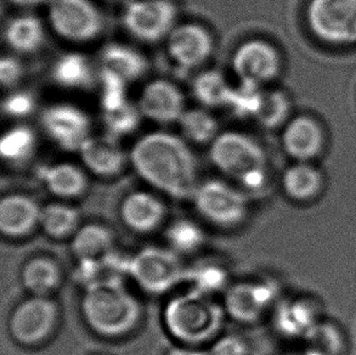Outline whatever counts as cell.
<instances>
[{"label": "cell", "mask_w": 356, "mask_h": 355, "mask_svg": "<svg viewBox=\"0 0 356 355\" xmlns=\"http://www.w3.org/2000/svg\"><path fill=\"white\" fill-rule=\"evenodd\" d=\"M129 161L135 172L159 191L178 200L193 198L197 189L196 159L178 135L152 132L136 140Z\"/></svg>", "instance_id": "obj_1"}, {"label": "cell", "mask_w": 356, "mask_h": 355, "mask_svg": "<svg viewBox=\"0 0 356 355\" xmlns=\"http://www.w3.org/2000/svg\"><path fill=\"white\" fill-rule=\"evenodd\" d=\"M225 313L213 296L190 288L165 304L164 325L177 341L188 347L201 346L219 335Z\"/></svg>", "instance_id": "obj_2"}, {"label": "cell", "mask_w": 356, "mask_h": 355, "mask_svg": "<svg viewBox=\"0 0 356 355\" xmlns=\"http://www.w3.org/2000/svg\"><path fill=\"white\" fill-rule=\"evenodd\" d=\"M82 313L92 331L117 338L134 330L141 317V308L124 283H113L84 290Z\"/></svg>", "instance_id": "obj_3"}, {"label": "cell", "mask_w": 356, "mask_h": 355, "mask_svg": "<svg viewBox=\"0 0 356 355\" xmlns=\"http://www.w3.org/2000/svg\"><path fill=\"white\" fill-rule=\"evenodd\" d=\"M213 166L250 190H260L268 180V164L264 150L250 135L241 132H224L209 148Z\"/></svg>", "instance_id": "obj_4"}, {"label": "cell", "mask_w": 356, "mask_h": 355, "mask_svg": "<svg viewBox=\"0 0 356 355\" xmlns=\"http://www.w3.org/2000/svg\"><path fill=\"white\" fill-rule=\"evenodd\" d=\"M48 19L54 33L73 44L94 42L105 27L102 10L92 0H53Z\"/></svg>", "instance_id": "obj_5"}, {"label": "cell", "mask_w": 356, "mask_h": 355, "mask_svg": "<svg viewBox=\"0 0 356 355\" xmlns=\"http://www.w3.org/2000/svg\"><path fill=\"white\" fill-rule=\"evenodd\" d=\"M186 269L178 253L163 247H145L129 257V276L146 292L162 294L185 281Z\"/></svg>", "instance_id": "obj_6"}, {"label": "cell", "mask_w": 356, "mask_h": 355, "mask_svg": "<svg viewBox=\"0 0 356 355\" xmlns=\"http://www.w3.org/2000/svg\"><path fill=\"white\" fill-rule=\"evenodd\" d=\"M177 16L172 0H131L122 14V22L133 38L154 44L168 38L177 26Z\"/></svg>", "instance_id": "obj_7"}, {"label": "cell", "mask_w": 356, "mask_h": 355, "mask_svg": "<svg viewBox=\"0 0 356 355\" xmlns=\"http://www.w3.org/2000/svg\"><path fill=\"white\" fill-rule=\"evenodd\" d=\"M307 19L315 37L325 43H356V0H310Z\"/></svg>", "instance_id": "obj_8"}, {"label": "cell", "mask_w": 356, "mask_h": 355, "mask_svg": "<svg viewBox=\"0 0 356 355\" xmlns=\"http://www.w3.org/2000/svg\"><path fill=\"white\" fill-rule=\"evenodd\" d=\"M193 198L200 214L216 226H238L248 214L245 194L222 180L212 179L200 184Z\"/></svg>", "instance_id": "obj_9"}, {"label": "cell", "mask_w": 356, "mask_h": 355, "mask_svg": "<svg viewBox=\"0 0 356 355\" xmlns=\"http://www.w3.org/2000/svg\"><path fill=\"white\" fill-rule=\"evenodd\" d=\"M40 125L54 144L67 152H79L92 136V120L82 107L70 102H55L40 115Z\"/></svg>", "instance_id": "obj_10"}, {"label": "cell", "mask_w": 356, "mask_h": 355, "mask_svg": "<svg viewBox=\"0 0 356 355\" xmlns=\"http://www.w3.org/2000/svg\"><path fill=\"white\" fill-rule=\"evenodd\" d=\"M232 68L240 82L264 87L279 77L282 58L274 44L264 39H250L235 49Z\"/></svg>", "instance_id": "obj_11"}, {"label": "cell", "mask_w": 356, "mask_h": 355, "mask_svg": "<svg viewBox=\"0 0 356 355\" xmlns=\"http://www.w3.org/2000/svg\"><path fill=\"white\" fill-rule=\"evenodd\" d=\"M56 303L48 297L33 296L19 303L11 314L10 332L15 341L34 346L47 340L58 324Z\"/></svg>", "instance_id": "obj_12"}, {"label": "cell", "mask_w": 356, "mask_h": 355, "mask_svg": "<svg viewBox=\"0 0 356 355\" xmlns=\"http://www.w3.org/2000/svg\"><path fill=\"white\" fill-rule=\"evenodd\" d=\"M279 294L277 285L271 280L237 283L225 291V312L243 324L258 322L273 306Z\"/></svg>", "instance_id": "obj_13"}, {"label": "cell", "mask_w": 356, "mask_h": 355, "mask_svg": "<svg viewBox=\"0 0 356 355\" xmlns=\"http://www.w3.org/2000/svg\"><path fill=\"white\" fill-rule=\"evenodd\" d=\"M213 49L212 34L202 24H178L167 38L169 58L184 70L201 68L212 56Z\"/></svg>", "instance_id": "obj_14"}, {"label": "cell", "mask_w": 356, "mask_h": 355, "mask_svg": "<svg viewBox=\"0 0 356 355\" xmlns=\"http://www.w3.org/2000/svg\"><path fill=\"white\" fill-rule=\"evenodd\" d=\"M138 106L144 118L167 125L179 122L185 109L181 89L168 79H154L140 93Z\"/></svg>", "instance_id": "obj_15"}, {"label": "cell", "mask_w": 356, "mask_h": 355, "mask_svg": "<svg viewBox=\"0 0 356 355\" xmlns=\"http://www.w3.org/2000/svg\"><path fill=\"white\" fill-rule=\"evenodd\" d=\"M282 145L296 162H312L326 145L323 125L310 116H297L284 125Z\"/></svg>", "instance_id": "obj_16"}, {"label": "cell", "mask_w": 356, "mask_h": 355, "mask_svg": "<svg viewBox=\"0 0 356 355\" xmlns=\"http://www.w3.org/2000/svg\"><path fill=\"white\" fill-rule=\"evenodd\" d=\"M84 167L97 177L112 178L122 173L127 164V155L118 139L110 135L90 136L79 150Z\"/></svg>", "instance_id": "obj_17"}, {"label": "cell", "mask_w": 356, "mask_h": 355, "mask_svg": "<svg viewBox=\"0 0 356 355\" xmlns=\"http://www.w3.org/2000/svg\"><path fill=\"white\" fill-rule=\"evenodd\" d=\"M167 208L159 197L147 191H134L120 205V216L129 229L147 234L157 229L165 216Z\"/></svg>", "instance_id": "obj_18"}, {"label": "cell", "mask_w": 356, "mask_h": 355, "mask_svg": "<svg viewBox=\"0 0 356 355\" xmlns=\"http://www.w3.org/2000/svg\"><path fill=\"white\" fill-rule=\"evenodd\" d=\"M42 208L32 197L11 194L0 202V229L5 236L27 235L39 224Z\"/></svg>", "instance_id": "obj_19"}, {"label": "cell", "mask_w": 356, "mask_h": 355, "mask_svg": "<svg viewBox=\"0 0 356 355\" xmlns=\"http://www.w3.org/2000/svg\"><path fill=\"white\" fill-rule=\"evenodd\" d=\"M125 276H129V257L116 251L99 260H79L76 268V280L84 290L123 283Z\"/></svg>", "instance_id": "obj_20"}, {"label": "cell", "mask_w": 356, "mask_h": 355, "mask_svg": "<svg viewBox=\"0 0 356 355\" xmlns=\"http://www.w3.org/2000/svg\"><path fill=\"white\" fill-rule=\"evenodd\" d=\"M51 77L58 87L70 90H88L99 79V72L86 54L71 52L56 58Z\"/></svg>", "instance_id": "obj_21"}, {"label": "cell", "mask_w": 356, "mask_h": 355, "mask_svg": "<svg viewBox=\"0 0 356 355\" xmlns=\"http://www.w3.org/2000/svg\"><path fill=\"white\" fill-rule=\"evenodd\" d=\"M100 68H106L125 82L133 83L149 71V61L144 54L129 44L108 43L100 52Z\"/></svg>", "instance_id": "obj_22"}, {"label": "cell", "mask_w": 356, "mask_h": 355, "mask_svg": "<svg viewBox=\"0 0 356 355\" xmlns=\"http://www.w3.org/2000/svg\"><path fill=\"white\" fill-rule=\"evenodd\" d=\"M43 21L34 15H19L10 19L4 31L5 42L13 52L21 55L37 53L45 42Z\"/></svg>", "instance_id": "obj_23"}, {"label": "cell", "mask_w": 356, "mask_h": 355, "mask_svg": "<svg viewBox=\"0 0 356 355\" xmlns=\"http://www.w3.org/2000/svg\"><path fill=\"white\" fill-rule=\"evenodd\" d=\"M39 175L49 191L60 198H74L87 190V175L77 164L70 162L50 164L40 169Z\"/></svg>", "instance_id": "obj_24"}, {"label": "cell", "mask_w": 356, "mask_h": 355, "mask_svg": "<svg viewBox=\"0 0 356 355\" xmlns=\"http://www.w3.org/2000/svg\"><path fill=\"white\" fill-rule=\"evenodd\" d=\"M318 322V309L309 299L286 301L275 314L276 327L284 336L304 338Z\"/></svg>", "instance_id": "obj_25"}, {"label": "cell", "mask_w": 356, "mask_h": 355, "mask_svg": "<svg viewBox=\"0 0 356 355\" xmlns=\"http://www.w3.org/2000/svg\"><path fill=\"white\" fill-rule=\"evenodd\" d=\"M71 247L78 262L99 260L115 251V237L106 226L92 223L76 231Z\"/></svg>", "instance_id": "obj_26"}, {"label": "cell", "mask_w": 356, "mask_h": 355, "mask_svg": "<svg viewBox=\"0 0 356 355\" xmlns=\"http://www.w3.org/2000/svg\"><path fill=\"white\" fill-rule=\"evenodd\" d=\"M323 187V174L310 162H296L286 169L282 177L284 192L296 201L313 200Z\"/></svg>", "instance_id": "obj_27"}, {"label": "cell", "mask_w": 356, "mask_h": 355, "mask_svg": "<svg viewBox=\"0 0 356 355\" xmlns=\"http://www.w3.org/2000/svg\"><path fill=\"white\" fill-rule=\"evenodd\" d=\"M193 94L200 105L206 109L227 107L234 87L218 70H206L193 82Z\"/></svg>", "instance_id": "obj_28"}, {"label": "cell", "mask_w": 356, "mask_h": 355, "mask_svg": "<svg viewBox=\"0 0 356 355\" xmlns=\"http://www.w3.org/2000/svg\"><path fill=\"white\" fill-rule=\"evenodd\" d=\"M21 278L24 287L33 296L47 297L61 283V270L53 260L39 257L26 263Z\"/></svg>", "instance_id": "obj_29"}, {"label": "cell", "mask_w": 356, "mask_h": 355, "mask_svg": "<svg viewBox=\"0 0 356 355\" xmlns=\"http://www.w3.org/2000/svg\"><path fill=\"white\" fill-rule=\"evenodd\" d=\"M37 144V134L31 127L26 125H14L1 136L0 154L8 164H24L33 157Z\"/></svg>", "instance_id": "obj_30"}, {"label": "cell", "mask_w": 356, "mask_h": 355, "mask_svg": "<svg viewBox=\"0 0 356 355\" xmlns=\"http://www.w3.org/2000/svg\"><path fill=\"white\" fill-rule=\"evenodd\" d=\"M184 138L195 144H212L219 133V122L206 107L184 112L178 122Z\"/></svg>", "instance_id": "obj_31"}, {"label": "cell", "mask_w": 356, "mask_h": 355, "mask_svg": "<svg viewBox=\"0 0 356 355\" xmlns=\"http://www.w3.org/2000/svg\"><path fill=\"white\" fill-rule=\"evenodd\" d=\"M79 224L77 208L66 203H50L42 208L39 226L47 235L54 239H63L74 235Z\"/></svg>", "instance_id": "obj_32"}, {"label": "cell", "mask_w": 356, "mask_h": 355, "mask_svg": "<svg viewBox=\"0 0 356 355\" xmlns=\"http://www.w3.org/2000/svg\"><path fill=\"white\" fill-rule=\"evenodd\" d=\"M185 281H188L195 291L213 296L229 288V274L227 269L218 263L203 262L186 269Z\"/></svg>", "instance_id": "obj_33"}, {"label": "cell", "mask_w": 356, "mask_h": 355, "mask_svg": "<svg viewBox=\"0 0 356 355\" xmlns=\"http://www.w3.org/2000/svg\"><path fill=\"white\" fill-rule=\"evenodd\" d=\"M303 340L307 351L316 355H341L344 349L342 332L331 322H318Z\"/></svg>", "instance_id": "obj_34"}, {"label": "cell", "mask_w": 356, "mask_h": 355, "mask_svg": "<svg viewBox=\"0 0 356 355\" xmlns=\"http://www.w3.org/2000/svg\"><path fill=\"white\" fill-rule=\"evenodd\" d=\"M292 104L289 96L280 89L265 90L263 104L255 120L266 129H275L286 125L289 120Z\"/></svg>", "instance_id": "obj_35"}, {"label": "cell", "mask_w": 356, "mask_h": 355, "mask_svg": "<svg viewBox=\"0 0 356 355\" xmlns=\"http://www.w3.org/2000/svg\"><path fill=\"white\" fill-rule=\"evenodd\" d=\"M165 239L168 241L169 248L178 255L193 253L204 244L202 229L188 219L173 221L165 231Z\"/></svg>", "instance_id": "obj_36"}, {"label": "cell", "mask_w": 356, "mask_h": 355, "mask_svg": "<svg viewBox=\"0 0 356 355\" xmlns=\"http://www.w3.org/2000/svg\"><path fill=\"white\" fill-rule=\"evenodd\" d=\"M143 118L139 106L131 101H128L116 110L102 113L106 134L118 140L136 132Z\"/></svg>", "instance_id": "obj_37"}, {"label": "cell", "mask_w": 356, "mask_h": 355, "mask_svg": "<svg viewBox=\"0 0 356 355\" xmlns=\"http://www.w3.org/2000/svg\"><path fill=\"white\" fill-rule=\"evenodd\" d=\"M264 93V87L252 83L240 82L237 87L232 89V97L227 109L237 118L255 120L263 104Z\"/></svg>", "instance_id": "obj_38"}, {"label": "cell", "mask_w": 356, "mask_h": 355, "mask_svg": "<svg viewBox=\"0 0 356 355\" xmlns=\"http://www.w3.org/2000/svg\"><path fill=\"white\" fill-rule=\"evenodd\" d=\"M102 94H100V102H102V112H108L127 104L128 94L127 88L128 83L123 78L117 76L116 73L108 71L106 68H99V79Z\"/></svg>", "instance_id": "obj_39"}, {"label": "cell", "mask_w": 356, "mask_h": 355, "mask_svg": "<svg viewBox=\"0 0 356 355\" xmlns=\"http://www.w3.org/2000/svg\"><path fill=\"white\" fill-rule=\"evenodd\" d=\"M37 101L32 93L27 90H14L5 96L1 110L6 117L13 120H24L32 115Z\"/></svg>", "instance_id": "obj_40"}, {"label": "cell", "mask_w": 356, "mask_h": 355, "mask_svg": "<svg viewBox=\"0 0 356 355\" xmlns=\"http://www.w3.org/2000/svg\"><path fill=\"white\" fill-rule=\"evenodd\" d=\"M24 77V66L15 56H4L0 61V82L4 88L16 87Z\"/></svg>", "instance_id": "obj_41"}, {"label": "cell", "mask_w": 356, "mask_h": 355, "mask_svg": "<svg viewBox=\"0 0 356 355\" xmlns=\"http://www.w3.org/2000/svg\"><path fill=\"white\" fill-rule=\"evenodd\" d=\"M212 355H247L248 346L238 336H224L213 343L209 349Z\"/></svg>", "instance_id": "obj_42"}, {"label": "cell", "mask_w": 356, "mask_h": 355, "mask_svg": "<svg viewBox=\"0 0 356 355\" xmlns=\"http://www.w3.org/2000/svg\"><path fill=\"white\" fill-rule=\"evenodd\" d=\"M167 355H212L211 351L198 349L195 347H183V348H173L167 353Z\"/></svg>", "instance_id": "obj_43"}, {"label": "cell", "mask_w": 356, "mask_h": 355, "mask_svg": "<svg viewBox=\"0 0 356 355\" xmlns=\"http://www.w3.org/2000/svg\"><path fill=\"white\" fill-rule=\"evenodd\" d=\"M53 0H9V3L19 8H35L39 5L50 4Z\"/></svg>", "instance_id": "obj_44"}, {"label": "cell", "mask_w": 356, "mask_h": 355, "mask_svg": "<svg viewBox=\"0 0 356 355\" xmlns=\"http://www.w3.org/2000/svg\"><path fill=\"white\" fill-rule=\"evenodd\" d=\"M296 355H316V354H314V353H312V352H309V351H307V349H305V351H304L303 353H300V354H296Z\"/></svg>", "instance_id": "obj_45"}, {"label": "cell", "mask_w": 356, "mask_h": 355, "mask_svg": "<svg viewBox=\"0 0 356 355\" xmlns=\"http://www.w3.org/2000/svg\"><path fill=\"white\" fill-rule=\"evenodd\" d=\"M108 1H120V0H108Z\"/></svg>", "instance_id": "obj_46"}]
</instances>
